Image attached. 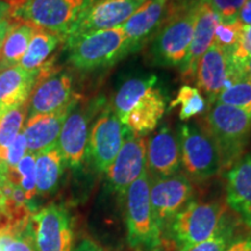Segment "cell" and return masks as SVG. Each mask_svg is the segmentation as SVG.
I'll return each mask as SVG.
<instances>
[{
  "instance_id": "obj_25",
  "label": "cell",
  "mask_w": 251,
  "mask_h": 251,
  "mask_svg": "<svg viewBox=\"0 0 251 251\" xmlns=\"http://www.w3.org/2000/svg\"><path fill=\"white\" fill-rule=\"evenodd\" d=\"M34 33V27L9 19V26L0 48V71L17 67L23 59Z\"/></svg>"
},
{
  "instance_id": "obj_17",
  "label": "cell",
  "mask_w": 251,
  "mask_h": 251,
  "mask_svg": "<svg viewBox=\"0 0 251 251\" xmlns=\"http://www.w3.org/2000/svg\"><path fill=\"white\" fill-rule=\"evenodd\" d=\"M230 72V55L215 45L209 47V49L198 61L194 74L196 83L200 92H203L208 97L212 105L225 89Z\"/></svg>"
},
{
  "instance_id": "obj_42",
  "label": "cell",
  "mask_w": 251,
  "mask_h": 251,
  "mask_svg": "<svg viewBox=\"0 0 251 251\" xmlns=\"http://www.w3.org/2000/svg\"><path fill=\"white\" fill-rule=\"evenodd\" d=\"M2 205H4V198H2L1 190H0V209L2 211Z\"/></svg>"
},
{
  "instance_id": "obj_40",
  "label": "cell",
  "mask_w": 251,
  "mask_h": 251,
  "mask_svg": "<svg viewBox=\"0 0 251 251\" xmlns=\"http://www.w3.org/2000/svg\"><path fill=\"white\" fill-rule=\"evenodd\" d=\"M8 26H9V18L0 19V48H1L2 42H4V40H5Z\"/></svg>"
},
{
  "instance_id": "obj_21",
  "label": "cell",
  "mask_w": 251,
  "mask_h": 251,
  "mask_svg": "<svg viewBox=\"0 0 251 251\" xmlns=\"http://www.w3.org/2000/svg\"><path fill=\"white\" fill-rule=\"evenodd\" d=\"M166 96L161 87L153 86L128 113L124 125L137 136H146L158 126L166 111Z\"/></svg>"
},
{
  "instance_id": "obj_26",
  "label": "cell",
  "mask_w": 251,
  "mask_h": 251,
  "mask_svg": "<svg viewBox=\"0 0 251 251\" xmlns=\"http://www.w3.org/2000/svg\"><path fill=\"white\" fill-rule=\"evenodd\" d=\"M157 77L155 75L133 77L124 81L114 94L112 102V108L122 121L126 120L128 113L131 111L135 103L142 98L150 89L156 86Z\"/></svg>"
},
{
  "instance_id": "obj_32",
  "label": "cell",
  "mask_w": 251,
  "mask_h": 251,
  "mask_svg": "<svg viewBox=\"0 0 251 251\" xmlns=\"http://www.w3.org/2000/svg\"><path fill=\"white\" fill-rule=\"evenodd\" d=\"M7 251H37L30 227V220L23 229H8Z\"/></svg>"
},
{
  "instance_id": "obj_27",
  "label": "cell",
  "mask_w": 251,
  "mask_h": 251,
  "mask_svg": "<svg viewBox=\"0 0 251 251\" xmlns=\"http://www.w3.org/2000/svg\"><path fill=\"white\" fill-rule=\"evenodd\" d=\"M7 179L17 185L24 191L28 202L33 206L34 198L37 196L36 192V176H35V155L28 152L24 158L19 162L14 169H9L7 174Z\"/></svg>"
},
{
  "instance_id": "obj_6",
  "label": "cell",
  "mask_w": 251,
  "mask_h": 251,
  "mask_svg": "<svg viewBox=\"0 0 251 251\" xmlns=\"http://www.w3.org/2000/svg\"><path fill=\"white\" fill-rule=\"evenodd\" d=\"M226 214L219 202L191 201L175 216L165 229L178 251H187L215 233Z\"/></svg>"
},
{
  "instance_id": "obj_18",
  "label": "cell",
  "mask_w": 251,
  "mask_h": 251,
  "mask_svg": "<svg viewBox=\"0 0 251 251\" xmlns=\"http://www.w3.org/2000/svg\"><path fill=\"white\" fill-rule=\"evenodd\" d=\"M227 205L251 230V155L237 159L226 175Z\"/></svg>"
},
{
  "instance_id": "obj_2",
  "label": "cell",
  "mask_w": 251,
  "mask_h": 251,
  "mask_svg": "<svg viewBox=\"0 0 251 251\" xmlns=\"http://www.w3.org/2000/svg\"><path fill=\"white\" fill-rule=\"evenodd\" d=\"M199 0H188L166 12L152 37L150 57L153 64L180 67L186 57L193 36Z\"/></svg>"
},
{
  "instance_id": "obj_30",
  "label": "cell",
  "mask_w": 251,
  "mask_h": 251,
  "mask_svg": "<svg viewBox=\"0 0 251 251\" xmlns=\"http://www.w3.org/2000/svg\"><path fill=\"white\" fill-rule=\"evenodd\" d=\"M215 102L251 112V79L240 78L219 94Z\"/></svg>"
},
{
  "instance_id": "obj_15",
  "label": "cell",
  "mask_w": 251,
  "mask_h": 251,
  "mask_svg": "<svg viewBox=\"0 0 251 251\" xmlns=\"http://www.w3.org/2000/svg\"><path fill=\"white\" fill-rule=\"evenodd\" d=\"M181 168L178 136L163 126L147 140V174L149 179H158L178 174Z\"/></svg>"
},
{
  "instance_id": "obj_37",
  "label": "cell",
  "mask_w": 251,
  "mask_h": 251,
  "mask_svg": "<svg viewBox=\"0 0 251 251\" xmlns=\"http://www.w3.org/2000/svg\"><path fill=\"white\" fill-rule=\"evenodd\" d=\"M226 251H251V235L235 240Z\"/></svg>"
},
{
  "instance_id": "obj_39",
  "label": "cell",
  "mask_w": 251,
  "mask_h": 251,
  "mask_svg": "<svg viewBox=\"0 0 251 251\" xmlns=\"http://www.w3.org/2000/svg\"><path fill=\"white\" fill-rule=\"evenodd\" d=\"M74 251H109L101 246H99L98 243H96L94 241L90 240V238H85L81 242L78 244L76 249Z\"/></svg>"
},
{
  "instance_id": "obj_13",
  "label": "cell",
  "mask_w": 251,
  "mask_h": 251,
  "mask_svg": "<svg viewBox=\"0 0 251 251\" xmlns=\"http://www.w3.org/2000/svg\"><path fill=\"white\" fill-rule=\"evenodd\" d=\"M147 169V139L126 130L120 151L109 166L107 174L109 186L124 197L128 187Z\"/></svg>"
},
{
  "instance_id": "obj_28",
  "label": "cell",
  "mask_w": 251,
  "mask_h": 251,
  "mask_svg": "<svg viewBox=\"0 0 251 251\" xmlns=\"http://www.w3.org/2000/svg\"><path fill=\"white\" fill-rule=\"evenodd\" d=\"M176 106L180 107L179 118L181 121L190 120L208 109L207 100L200 92V90L190 85L181 86L178 91L177 96L171 102L170 109L175 108Z\"/></svg>"
},
{
  "instance_id": "obj_12",
  "label": "cell",
  "mask_w": 251,
  "mask_h": 251,
  "mask_svg": "<svg viewBox=\"0 0 251 251\" xmlns=\"http://www.w3.org/2000/svg\"><path fill=\"white\" fill-rule=\"evenodd\" d=\"M30 227L37 251H72V222L63 206L51 203L36 211L30 218Z\"/></svg>"
},
{
  "instance_id": "obj_20",
  "label": "cell",
  "mask_w": 251,
  "mask_h": 251,
  "mask_svg": "<svg viewBox=\"0 0 251 251\" xmlns=\"http://www.w3.org/2000/svg\"><path fill=\"white\" fill-rule=\"evenodd\" d=\"M220 21H221L220 18L212 11L209 6L199 1L192 40H191L186 57L183 64L180 65V72L183 77L188 79H192L194 77L198 61L213 45L215 28Z\"/></svg>"
},
{
  "instance_id": "obj_10",
  "label": "cell",
  "mask_w": 251,
  "mask_h": 251,
  "mask_svg": "<svg viewBox=\"0 0 251 251\" xmlns=\"http://www.w3.org/2000/svg\"><path fill=\"white\" fill-rule=\"evenodd\" d=\"M149 181L153 220L162 234L175 216L192 201L193 185L190 178L183 174Z\"/></svg>"
},
{
  "instance_id": "obj_4",
  "label": "cell",
  "mask_w": 251,
  "mask_h": 251,
  "mask_svg": "<svg viewBox=\"0 0 251 251\" xmlns=\"http://www.w3.org/2000/svg\"><path fill=\"white\" fill-rule=\"evenodd\" d=\"M203 121L219 148L222 170H228L244 155L251 136V112L214 102Z\"/></svg>"
},
{
  "instance_id": "obj_1",
  "label": "cell",
  "mask_w": 251,
  "mask_h": 251,
  "mask_svg": "<svg viewBox=\"0 0 251 251\" xmlns=\"http://www.w3.org/2000/svg\"><path fill=\"white\" fill-rule=\"evenodd\" d=\"M97 0H11L8 18L57 33L67 40Z\"/></svg>"
},
{
  "instance_id": "obj_16",
  "label": "cell",
  "mask_w": 251,
  "mask_h": 251,
  "mask_svg": "<svg viewBox=\"0 0 251 251\" xmlns=\"http://www.w3.org/2000/svg\"><path fill=\"white\" fill-rule=\"evenodd\" d=\"M169 0H147L121 28L130 54L151 40L168 12Z\"/></svg>"
},
{
  "instance_id": "obj_43",
  "label": "cell",
  "mask_w": 251,
  "mask_h": 251,
  "mask_svg": "<svg viewBox=\"0 0 251 251\" xmlns=\"http://www.w3.org/2000/svg\"><path fill=\"white\" fill-rule=\"evenodd\" d=\"M2 1H5V2H7V4H8V2H9V1H11V0H2Z\"/></svg>"
},
{
  "instance_id": "obj_36",
  "label": "cell",
  "mask_w": 251,
  "mask_h": 251,
  "mask_svg": "<svg viewBox=\"0 0 251 251\" xmlns=\"http://www.w3.org/2000/svg\"><path fill=\"white\" fill-rule=\"evenodd\" d=\"M236 20L242 26H251V0H247V2L242 6L238 12Z\"/></svg>"
},
{
  "instance_id": "obj_35",
  "label": "cell",
  "mask_w": 251,
  "mask_h": 251,
  "mask_svg": "<svg viewBox=\"0 0 251 251\" xmlns=\"http://www.w3.org/2000/svg\"><path fill=\"white\" fill-rule=\"evenodd\" d=\"M27 151V143L24 134H19L6 151V165L9 169H14L19 162L24 158Z\"/></svg>"
},
{
  "instance_id": "obj_22",
  "label": "cell",
  "mask_w": 251,
  "mask_h": 251,
  "mask_svg": "<svg viewBox=\"0 0 251 251\" xmlns=\"http://www.w3.org/2000/svg\"><path fill=\"white\" fill-rule=\"evenodd\" d=\"M36 81V74L20 65L0 71V117L27 103Z\"/></svg>"
},
{
  "instance_id": "obj_38",
  "label": "cell",
  "mask_w": 251,
  "mask_h": 251,
  "mask_svg": "<svg viewBox=\"0 0 251 251\" xmlns=\"http://www.w3.org/2000/svg\"><path fill=\"white\" fill-rule=\"evenodd\" d=\"M231 75L236 79H240V78L251 79V58L238 68H233V65H231Z\"/></svg>"
},
{
  "instance_id": "obj_33",
  "label": "cell",
  "mask_w": 251,
  "mask_h": 251,
  "mask_svg": "<svg viewBox=\"0 0 251 251\" xmlns=\"http://www.w3.org/2000/svg\"><path fill=\"white\" fill-rule=\"evenodd\" d=\"M209 6L221 21H234L247 0H199Z\"/></svg>"
},
{
  "instance_id": "obj_8",
  "label": "cell",
  "mask_w": 251,
  "mask_h": 251,
  "mask_svg": "<svg viewBox=\"0 0 251 251\" xmlns=\"http://www.w3.org/2000/svg\"><path fill=\"white\" fill-rule=\"evenodd\" d=\"M56 56L36 72V81L27 102V117L47 114L70 105L78 94L74 92L71 72L56 65Z\"/></svg>"
},
{
  "instance_id": "obj_14",
  "label": "cell",
  "mask_w": 251,
  "mask_h": 251,
  "mask_svg": "<svg viewBox=\"0 0 251 251\" xmlns=\"http://www.w3.org/2000/svg\"><path fill=\"white\" fill-rule=\"evenodd\" d=\"M147 0H97L67 39L91 31L119 28Z\"/></svg>"
},
{
  "instance_id": "obj_24",
  "label": "cell",
  "mask_w": 251,
  "mask_h": 251,
  "mask_svg": "<svg viewBox=\"0 0 251 251\" xmlns=\"http://www.w3.org/2000/svg\"><path fill=\"white\" fill-rule=\"evenodd\" d=\"M65 39L57 33L34 27L29 45L20 62V67L26 71L36 74L50 58L56 48L64 43Z\"/></svg>"
},
{
  "instance_id": "obj_5",
  "label": "cell",
  "mask_w": 251,
  "mask_h": 251,
  "mask_svg": "<svg viewBox=\"0 0 251 251\" xmlns=\"http://www.w3.org/2000/svg\"><path fill=\"white\" fill-rule=\"evenodd\" d=\"M128 242L142 251H152L161 243L162 234L153 220L150 202V181L146 171L124 194Z\"/></svg>"
},
{
  "instance_id": "obj_41",
  "label": "cell",
  "mask_w": 251,
  "mask_h": 251,
  "mask_svg": "<svg viewBox=\"0 0 251 251\" xmlns=\"http://www.w3.org/2000/svg\"><path fill=\"white\" fill-rule=\"evenodd\" d=\"M8 14H9V5L7 2L0 0V19L8 18Z\"/></svg>"
},
{
  "instance_id": "obj_31",
  "label": "cell",
  "mask_w": 251,
  "mask_h": 251,
  "mask_svg": "<svg viewBox=\"0 0 251 251\" xmlns=\"http://www.w3.org/2000/svg\"><path fill=\"white\" fill-rule=\"evenodd\" d=\"M243 26L237 20L234 21H220L214 31L213 45L224 49L229 55L236 48Z\"/></svg>"
},
{
  "instance_id": "obj_29",
  "label": "cell",
  "mask_w": 251,
  "mask_h": 251,
  "mask_svg": "<svg viewBox=\"0 0 251 251\" xmlns=\"http://www.w3.org/2000/svg\"><path fill=\"white\" fill-rule=\"evenodd\" d=\"M237 224L225 214L221 224L211 237L196 244L187 251H226L236 240Z\"/></svg>"
},
{
  "instance_id": "obj_9",
  "label": "cell",
  "mask_w": 251,
  "mask_h": 251,
  "mask_svg": "<svg viewBox=\"0 0 251 251\" xmlns=\"http://www.w3.org/2000/svg\"><path fill=\"white\" fill-rule=\"evenodd\" d=\"M127 127L113 111L106 106L90 128L86 158L98 172H107L120 151Z\"/></svg>"
},
{
  "instance_id": "obj_7",
  "label": "cell",
  "mask_w": 251,
  "mask_h": 251,
  "mask_svg": "<svg viewBox=\"0 0 251 251\" xmlns=\"http://www.w3.org/2000/svg\"><path fill=\"white\" fill-rule=\"evenodd\" d=\"M178 140L181 166L191 179L206 180L222 171L219 148L205 127L197 124L180 126Z\"/></svg>"
},
{
  "instance_id": "obj_19",
  "label": "cell",
  "mask_w": 251,
  "mask_h": 251,
  "mask_svg": "<svg viewBox=\"0 0 251 251\" xmlns=\"http://www.w3.org/2000/svg\"><path fill=\"white\" fill-rule=\"evenodd\" d=\"M78 99H79V96L70 105L56 112L37 114L27 118L26 124L24 125L23 134L26 139L28 151L36 155L37 152L51 148L57 144L63 124H64L72 105Z\"/></svg>"
},
{
  "instance_id": "obj_34",
  "label": "cell",
  "mask_w": 251,
  "mask_h": 251,
  "mask_svg": "<svg viewBox=\"0 0 251 251\" xmlns=\"http://www.w3.org/2000/svg\"><path fill=\"white\" fill-rule=\"evenodd\" d=\"M251 58V26H243L236 48L230 54L231 65L238 68Z\"/></svg>"
},
{
  "instance_id": "obj_23",
  "label": "cell",
  "mask_w": 251,
  "mask_h": 251,
  "mask_svg": "<svg viewBox=\"0 0 251 251\" xmlns=\"http://www.w3.org/2000/svg\"><path fill=\"white\" fill-rule=\"evenodd\" d=\"M65 166L57 144L36 153L35 176L39 196H48L57 190Z\"/></svg>"
},
{
  "instance_id": "obj_11",
  "label": "cell",
  "mask_w": 251,
  "mask_h": 251,
  "mask_svg": "<svg viewBox=\"0 0 251 251\" xmlns=\"http://www.w3.org/2000/svg\"><path fill=\"white\" fill-rule=\"evenodd\" d=\"M101 105L97 100L93 105L84 106L79 99L72 105L57 141V148L65 165L77 170L83 166L87 155L90 121Z\"/></svg>"
},
{
  "instance_id": "obj_3",
  "label": "cell",
  "mask_w": 251,
  "mask_h": 251,
  "mask_svg": "<svg viewBox=\"0 0 251 251\" xmlns=\"http://www.w3.org/2000/svg\"><path fill=\"white\" fill-rule=\"evenodd\" d=\"M64 45L68 63L81 72L109 68L130 54L121 27L69 37Z\"/></svg>"
}]
</instances>
